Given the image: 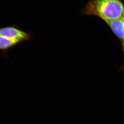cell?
I'll return each mask as SVG.
<instances>
[{
	"label": "cell",
	"instance_id": "1",
	"mask_svg": "<svg viewBox=\"0 0 124 124\" xmlns=\"http://www.w3.org/2000/svg\"><path fill=\"white\" fill-rule=\"evenodd\" d=\"M83 12L99 17L105 22L120 19L124 14L122 0H90Z\"/></svg>",
	"mask_w": 124,
	"mask_h": 124
},
{
	"label": "cell",
	"instance_id": "2",
	"mask_svg": "<svg viewBox=\"0 0 124 124\" xmlns=\"http://www.w3.org/2000/svg\"><path fill=\"white\" fill-rule=\"evenodd\" d=\"M0 36L6 38L15 46L23 41L30 40L33 34L22 31L15 24H11L1 28Z\"/></svg>",
	"mask_w": 124,
	"mask_h": 124
},
{
	"label": "cell",
	"instance_id": "3",
	"mask_svg": "<svg viewBox=\"0 0 124 124\" xmlns=\"http://www.w3.org/2000/svg\"><path fill=\"white\" fill-rule=\"evenodd\" d=\"M116 36L121 39L124 40V24L121 19L105 22Z\"/></svg>",
	"mask_w": 124,
	"mask_h": 124
},
{
	"label": "cell",
	"instance_id": "4",
	"mask_svg": "<svg viewBox=\"0 0 124 124\" xmlns=\"http://www.w3.org/2000/svg\"><path fill=\"white\" fill-rule=\"evenodd\" d=\"M121 20H122V22H123V23H124V15H123V16H122V17H121Z\"/></svg>",
	"mask_w": 124,
	"mask_h": 124
},
{
	"label": "cell",
	"instance_id": "5",
	"mask_svg": "<svg viewBox=\"0 0 124 124\" xmlns=\"http://www.w3.org/2000/svg\"><path fill=\"white\" fill-rule=\"evenodd\" d=\"M123 50H124V43H123Z\"/></svg>",
	"mask_w": 124,
	"mask_h": 124
},
{
	"label": "cell",
	"instance_id": "6",
	"mask_svg": "<svg viewBox=\"0 0 124 124\" xmlns=\"http://www.w3.org/2000/svg\"></svg>",
	"mask_w": 124,
	"mask_h": 124
}]
</instances>
